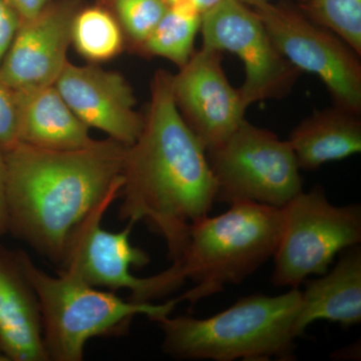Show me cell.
I'll list each match as a JSON object with an SVG mask.
<instances>
[{
    "label": "cell",
    "instance_id": "9",
    "mask_svg": "<svg viewBox=\"0 0 361 361\" xmlns=\"http://www.w3.org/2000/svg\"><path fill=\"white\" fill-rule=\"evenodd\" d=\"M121 189L116 188L106 195L73 228L66 240L59 271L96 288L129 290V299L135 302L154 303V276L139 278L132 273L133 267H144L149 263V254L130 242L134 224L127 223L118 232L108 231L102 226Z\"/></svg>",
    "mask_w": 361,
    "mask_h": 361
},
{
    "label": "cell",
    "instance_id": "15",
    "mask_svg": "<svg viewBox=\"0 0 361 361\" xmlns=\"http://www.w3.org/2000/svg\"><path fill=\"white\" fill-rule=\"evenodd\" d=\"M20 142L51 151H77L97 140L54 85L16 92Z\"/></svg>",
    "mask_w": 361,
    "mask_h": 361
},
{
    "label": "cell",
    "instance_id": "8",
    "mask_svg": "<svg viewBox=\"0 0 361 361\" xmlns=\"http://www.w3.org/2000/svg\"><path fill=\"white\" fill-rule=\"evenodd\" d=\"M273 44L291 65L322 80L334 106L360 115V56L341 37L307 16L270 2L252 7Z\"/></svg>",
    "mask_w": 361,
    "mask_h": 361
},
{
    "label": "cell",
    "instance_id": "19",
    "mask_svg": "<svg viewBox=\"0 0 361 361\" xmlns=\"http://www.w3.org/2000/svg\"><path fill=\"white\" fill-rule=\"evenodd\" d=\"M202 14L190 7L169 6L140 51L169 59L182 68L194 54V42L201 30Z\"/></svg>",
    "mask_w": 361,
    "mask_h": 361
},
{
    "label": "cell",
    "instance_id": "7",
    "mask_svg": "<svg viewBox=\"0 0 361 361\" xmlns=\"http://www.w3.org/2000/svg\"><path fill=\"white\" fill-rule=\"evenodd\" d=\"M207 157L217 183V203L252 202L283 208L303 191L300 168L288 140L246 118Z\"/></svg>",
    "mask_w": 361,
    "mask_h": 361
},
{
    "label": "cell",
    "instance_id": "12",
    "mask_svg": "<svg viewBox=\"0 0 361 361\" xmlns=\"http://www.w3.org/2000/svg\"><path fill=\"white\" fill-rule=\"evenodd\" d=\"M54 85L90 129L102 130L125 147L137 141L144 116L135 110L134 90L121 73L68 61Z\"/></svg>",
    "mask_w": 361,
    "mask_h": 361
},
{
    "label": "cell",
    "instance_id": "13",
    "mask_svg": "<svg viewBox=\"0 0 361 361\" xmlns=\"http://www.w3.org/2000/svg\"><path fill=\"white\" fill-rule=\"evenodd\" d=\"M75 13L68 4H49L21 21L0 65V80L16 92L54 85L68 61Z\"/></svg>",
    "mask_w": 361,
    "mask_h": 361
},
{
    "label": "cell",
    "instance_id": "14",
    "mask_svg": "<svg viewBox=\"0 0 361 361\" xmlns=\"http://www.w3.org/2000/svg\"><path fill=\"white\" fill-rule=\"evenodd\" d=\"M0 349L8 361H49L39 299L20 250L0 244Z\"/></svg>",
    "mask_w": 361,
    "mask_h": 361
},
{
    "label": "cell",
    "instance_id": "2",
    "mask_svg": "<svg viewBox=\"0 0 361 361\" xmlns=\"http://www.w3.org/2000/svg\"><path fill=\"white\" fill-rule=\"evenodd\" d=\"M126 148L111 139L77 151L20 142L4 153L8 233L61 265L73 228L123 186Z\"/></svg>",
    "mask_w": 361,
    "mask_h": 361
},
{
    "label": "cell",
    "instance_id": "5",
    "mask_svg": "<svg viewBox=\"0 0 361 361\" xmlns=\"http://www.w3.org/2000/svg\"><path fill=\"white\" fill-rule=\"evenodd\" d=\"M20 256L39 299L42 341L51 361H82L90 339L122 336L135 316L145 315L155 322L179 304L177 299L158 304L125 300L115 292L101 290L61 271L51 276L26 252L20 250Z\"/></svg>",
    "mask_w": 361,
    "mask_h": 361
},
{
    "label": "cell",
    "instance_id": "10",
    "mask_svg": "<svg viewBox=\"0 0 361 361\" xmlns=\"http://www.w3.org/2000/svg\"><path fill=\"white\" fill-rule=\"evenodd\" d=\"M203 47L236 54L244 65L240 87L244 106L281 99L293 89L301 71L273 44L258 14L240 0H223L202 16Z\"/></svg>",
    "mask_w": 361,
    "mask_h": 361
},
{
    "label": "cell",
    "instance_id": "20",
    "mask_svg": "<svg viewBox=\"0 0 361 361\" xmlns=\"http://www.w3.org/2000/svg\"><path fill=\"white\" fill-rule=\"evenodd\" d=\"M307 16L341 37L360 56L361 0H310Z\"/></svg>",
    "mask_w": 361,
    "mask_h": 361
},
{
    "label": "cell",
    "instance_id": "21",
    "mask_svg": "<svg viewBox=\"0 0 361 361\" xmlns=\"http://www.w3.org/2000/svg\"><path fill=\"white\" fill-rule=\"evenodd\" d=\"M116 20L123 33L141 49L169 6L164 0H113Z\"/></svg>",
    "mask_w": 361,
    "mask_h": 361
},
{
    "label": "cell",
    "instance_id": "24",
    "mask_svg": "<svg viewBox=\"0 0 361 361\" xmlns=\"http://www.w3.org/2000/svg\"><path fill=\"white\" fill-rule=\"evenodd\" d=\"M7 4L16 11L21 21L30 20L39 16L49 6L51 0H6Z\"/></svg>",
    "mask_w": 361,
    "mask_h": 361
},
{
    "label": "cell",
    "instance_id": "25",
    "mask_svg": "<svg viewBox=\"0 0 361 361\" xmlns=\"http://www.w3.org/2000/svg\"><path fill=\"white\" fill-rule=\"evenodd\" d=\"M6 169L4 154L0 152V238L8 233L6 199Z\"/></svg>",
    "mask_w": 361,
    "mask_h": 361
},
{
    "label": "cell",
    "instance_id": "1",
    "mask_svg": "<svg viewBox=\"0 0 361 361\" xmlns=\"http://www.w3.org/2000/svg\"><path fill=\"white\" fill-rule=\"evenodd\" d=\"M171 82L172 73L157 71L141 134L126 148L118 218L148 226L165 241L173 262L192 226L217 203V183L205 148L178 110Z\"/></svg>",
    "mask_w": 361,
    "mask_h": 361
},
{
    "label": "cell",
    "instance_id": "17",
    "mask_svg": "<svg viewBox=\"0 0 361 361\" xmlns=\"http://www.w3.org/2000/svg\"><path fill=\"white\" fill-rule=\"evenodd\" d=\"M288 142L300 170L343 160L360 153V115L336 106L316 111L292 130Z\"/></svg>",
    "mask_w": 361,
    "mask_h": 361
},
{
    "label": "cell",
    "instance_id": "16",
    "mask_svg": "<svg viewBox=\"0 0 361 361\" xmlns=\"http://www.w3.org/2000/svg\"><path fill=\"white\" fill-rule=\"evenodd\" d=\"M299 323L303 331L318 320L344 327L361 322V248L349 247L331 270L304 281Z\"/></svg>",
    "mask_w": 361,
    "mask_h": 361
},
{
    "label": "cell",
    "instance_id": "28",
    "mask_svg": "<svg viewBox=\"0 0 361 361\" xmlns=\"http://www.w3.org/2000/svg\"><path fill=\"white\" fill-rule=\"evenodd\" d=\"M0 361H8L6 360V356L2 353L1 349H0Z\"/></svg>",
    "mask_w": 361,
    "mask_h": 361
},
{
    "label": "cell",
    "instance_id": "11",
    "mask_svg": "<svg viewBox=\"0 0 361 361\" xmlns=\"http://www.w3.org/2000/svg\"><path fill=\"white\" fill-rule=\"evenodd\" d=\"M171 85L180 116L206 152L220 146L245 120L247 108L226 78L221 51L202 47L172 75Z\"/></svg>",
    "mask_w": 361,
    "mask_h": 361
},
{
    "label": "cell",
    "instance_id": "3",
    "mask_svg": "<svg viewBox=\"0 0 361 361\" xmlns=\"http://www.w3.org/2000/svg\"><path fill=\"white\" fill-rule=\"evenodd\" d=\"M301 290L277 296L252 294L207 318L164 316L156 320L163 332L164 353L178 360H293Z\"/></svg>",
    "mask_w": 361,
    "mask_h": 361
},
{
    "label": "cell",
    "instance_id": "26",
    "mask_svg": "<svg viewBox=\"0 0 361 361\" xmlns=\"http://www.w3.org/2000/svg\"><path fill=\"white\" fill-rule=\"evenodd\" d=\"M168 6H183L194 9L203 16L223 0H164Z\"/></svg>",
    "mask_w": 361,
    "mask_h": 361
},
{
    "label": "cell",
    "instance_id": "23",
    "mask_svg": "<svg viewBox=\"0 0 361 361\" xmlns=\"http://www.w3.org/2000/svg\"><path fill=\"white\" fill-rule=\"evenodd\" d=\"M20 23V18L6 0H0V65Z\"/></svg>",
    "mask_w": 361,
    "mask_h": 361
},
{
    "label": "cell",
    "instance_id": "27",
    "mask_svg": "<svg viewBox=\"0 0 361 361\" xmlns=\"http://www.w3.org/2000/svg\"><path fill=\"white\" fill-rule=\"evenodd\" d=\"M243 2L246 6H250L251 7L257 6V4H264V2H269V0H240ZM300 1L308 2L310 0H300Z\"/></svg>",
    "mask_w": 361,
    "mask_h": 361
},
{
    "label": "cell",
    "instance_id": "18",
    "mask_svg": "<svg viewBox=\"0 0 361 361\" xmlns=\"http://www.w3.org/2000/svg\"><path fill=\"white\" fill-rule=\"evenodd\" d=\"M71 44L82 58L103 63L122 52L125 35L120 23L108 9L89 7L77 11L73 18Z\"/></svg>",
    "mask_w": 361,
    "mask_h": 361
},
{
    "label": "cell",
    "instance_id": "6",
    "mask_svg": "<svg viewBox=\"0 0 361 361\" xmlns=\"http://www.w3.org/2000/svg\"><path fill=\"white\" fill-rule=\"evenodd\" d=\"M281 209L274 286L299 288L310 276L326 273L342 251L360 244V205H334L322 187L301 191Z\"/></svg>",
    "mask_w": 361,
    "mask_h": 361
},
{
    "label": "cell",
    "instance_id": "4",
    "mask_svg": "<svg viewBox=\"0 0 361 361\" xmlns=\"http://www.w3.org/2000/svg\"><path fill=\"white\" fill-rule=\"evenodd\" d=\"M282 228V209L252 202L231 204L220 215L192 226L180 257L164 270L173 290L193 283L178 297L191 307L242 283L274 255Z\"/></svg>",
    "mask_w": 361,
    "mask_h": 361
},
{
    "label": "cell",
    "instance_id": "22",
    "mask_svg": "<svg viewBox=\"0 0 361 361\" xmlns=\"http://www.w3.org/2000/svg\"><path fill=\"white\" fill-rule=\"evenodd\" d=\"M18 103L16 90L0 80V152L6 153L20 144Z\"/></svg>",
    "mask_w": 361,
    "mask_h": 361
}]
</instances>
